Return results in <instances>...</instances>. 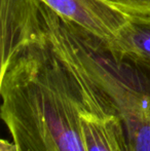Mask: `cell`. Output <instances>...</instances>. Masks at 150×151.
I'll return each instance as SVG.
<instances>
[{"mask_svg": "<svg viewBox=\"0 0 150 151\" xmlns=\"http://www.w3.org/2000/svg\"><path fill=\"white\" fill-rule=\"evenodd\" d=\"M69 22L104 40L115 35L128 17L102 0H40Z\"/></svg>", "mask_w": 150, "mask_h": 151, "instance_id": "277c9868", "label": "cell"}, {"mask_svg": "<svg viewBox=\"0 0 150 151\" xmlns=\"http://www.w3.org/2000/svg\"><path fill=\"white\" fill-rule=\"evenodd\" d=\"M0 95L17 151H85L72 76L43 28L1 64Z\"/></svg>", "mask_w": 150, "mask_h": 151, "instance_id": "6da1fadb", "label": "cell"}, {"mask_svg": "<svg viewBox=\"0 0 150 151\" xmlns=\"http://www.w3.org/2000/svg\"><path fill=\"white\" fill-rule=\"evenodd\" d=\"M106 41L117 57L150 67V19L128 18L117 33Z\"/></svg>", "mask_w": 150, "mask_h": 151, "instance_id": "8992f818", "label": "cell"}, {"mask_svg": "<svg viewBox=\"0 0 150 151\" xmlns=\"http://www.w3.org/2000/svg\"><path fill=\"white\" fill-rule=\"evenodd\" d=\"M44 34L113 102L132 151H150V67L114 55L107 41L61 18L41 2Z\"/></svg>", "mask_w": 150, "mask_h": 151, "instance_id": "7a4b0ae2", "label": "cell"}, {"mask_svg": "<svg viewBox=\"0 0 150 151\" xmlns=\"http://www.w3.org/2000/svg\"><path fill=\"white\" fill-rule=\"evenodd\" d=\"M128 18L150 19V0H102Z\"/></svg>", "mask_w": 150, "mask_h": 151, "instance_id": "52a82bcc", "label": "cell"}, {"mask_svg": "<svg viewBox=\"0 0 150 151\" xmlns=\"http://www.w3.org/2000/svg\"><path fill=\"white\" fill-rule=\"evenodd\" d=\"M52 47L74 82L85 151H132L126 125L113 102L81 68Z\"/></svg>", "mask_w": 150, "mask_h": 151, "instance_id": "3957f363", "label": "cell"}, {"mask_svg": "<svg viewBox=\"0 0 150 151\" xmlns=\"http://www.w3.org/2000/svg\"><path fill=\"white\" fill-rule=\"evenodd\" d=\"M40 0H0L1 64L42 28Z\"/></svg>", "mask_w": 150, "mask_h": 151, "instance_id": "5b68a950", "label": "cell"}]
</instances>
